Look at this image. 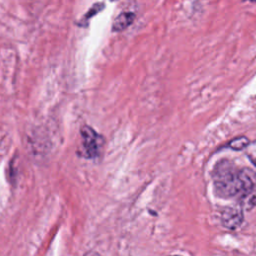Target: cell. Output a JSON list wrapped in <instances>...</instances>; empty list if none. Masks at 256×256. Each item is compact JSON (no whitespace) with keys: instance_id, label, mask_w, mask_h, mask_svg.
Returning <instances> with one entry per match:
<instances>
[{"instance_id":"obj_1","label":"cell","mask_w":256,"mask_h":256,"mask_svg":"<svg viewBox=\"0 0 256 256\" xmlns=\"http://www.w3.org/2000/svg\"><path fill=\"white\" fill-rule=\"evenodd\" d=\"M213 183L219 197H242L256 185V174L250 169H238L230 161L222 160L214 168Z\"/></svg>"},{"instance_id":"obj_2","label":"cell","mask_w":256,"mask_h":256,"mask_svg":"<svg viewBox=\"0 0 256 256\" xmlns=\"http://www.w3.org/2000/svg\"><path fill=\"white\" fill-rule=\"evenodd\" d=\"M81 137V154L85 158H95L99 156L103 146V138L92 127L88 125L82 126L80 130Z\"/></svg>"},{"instance_id":"obj_3","label":"cell","mask_w":256,"mask_h":256,"mask_svg":"<svg viewBox=\"0 0 256 256\" xmlns=\"http://www.w3.org/2000/svg\"><path fill=\"white\" fill-rule=\"evenodd\" d=\"M222 224L228 229H237L243 222V212L238 207H226L221 214Z\"/></svg>"},{"instance_id":"obj_4","label":"cell","mask_w":256,"mask_h":256,"mask_svg":"<svg viewBox=\"0 0 256 256\" xmlns=\"http://www.w3.org/2000/svg\"><path fill=\"white\" fill-rule=\"evenodd\" d=\"M135 14L130 11L121 12L113 21L112 24V31L114 32H121L128 28L134 21Z\"/></svg>"},{"instance_id":"obj_5","label":"cell","mask_w":256,"mask_h":256,"mask_svg":"<svg viewBox=\"0 0 256 256\" xmlns=\"http://www.w3.org/2000/svg\"><path fill=\"white\" fill-rule=\"evenodd\" d=\"M242 205L247 208H253L256 206V185L245 195L240 197Z\"/></svg>"},{"instance_id":"obj_6","label":"cell","mask_w":256,"mask_h":256,"mask_svg":"<svg viewBox=\"0 0 256 256\" xmlns=\"http://www.w3.org/2000/svg\"><path fill=\"white\" fill-rule=\"evenodd\" d=\"M249 140L247 137L245 136H240V137H237L235 139H233L232 141L229 142L228 146L230 148H232L233 150H243V149H246L247 146L249 145Z\"/></svg>"},{"instance_id":"obj_7","label":"cell","mask_w":256,"mask_h":256,"mask_svg":"<svg viewBox=\"0 0 256 256\" xmlns=\"http://www.w3.org/2000/svg\"><path fill=\"white\" fill-rule=\"evenodd\" d=\"M245 152H246L247 157L250 159V161L256 167V140L249 143V145L245 149Z\"/></svg>"},{"instance_id":"obj_8","label":"cell","mask_w":256,"mask_h":256,"mask_svg":"<svg viewBox=\"0 0 256 256\" xmlns=\"http://www.w3.org/2000/svg\"><path fill=\"white\" fill-rule=\"evenodd\" d=\"M104 6V4L103 3H97V4H95V5H93L92 7H91V9L87 12V14L85 15V19H89V18H91L93 15H95L97 12H99L102 8L101 7H103Z\"/></svg>"},{"instance_id":"obj_9","label":"cell","mask_w":256,"mask_h":256,"mask_svg":"<svg viewBox=\"0 0 256 256\" xmlns=\"http://www.w3.org/2000/svg\"><path fill=\"white\" fill-rule=\"evenodd\" d=\"M85 256H100V255H99V254H97V253H95V252H91V253L86 254Z\"/></svg>"},{"instance_id":"obj_10","label":"cell","mask_w":256,"mask_h":256,"mask_svg":"<svg viewBox=\"0 0 256 256\" xmlns=\"http://www.w3.org/2000/svg\"><path fill=\"white\" fill-rule=\"evenodd\" d=\"M172 256H178V255H172Z\"/></svg>"}]
</instances>
